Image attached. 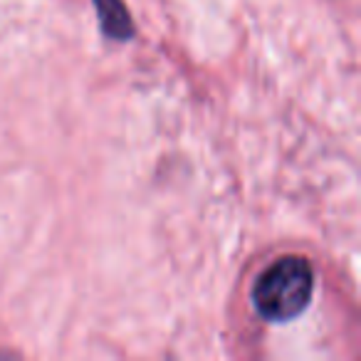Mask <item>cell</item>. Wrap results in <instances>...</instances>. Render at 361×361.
<instances>
[{"mask_svg":"<svg viewBox=\"0 0 361 361\" xmlns=\"http://www.w3.org/2000/svg\"><path fill=\"white\" fill-rule=\"evenodd\" d=\"M314 292V270L300 255L275 260L252 287V307L265 322H292L310 307Z\"/></svg>","mask_w":361,"mask_h":361,"instance_id":"1","label":"cell"},{"mask_svg":"<svg viewBox=\"0 0 361 361\" xmlns=\"http://www.w3.org/2000/svg\"><path fill=\"white\" fill-rule=\"evenodd\" d=\"M92 3H94L102 32H104L109 40L126 42L136 35L134 20H131L129 11H126L124 0H92Z\"/></svg>","mask_w":361,"mask_h":361,"instance_id":"2","label":"cell"}]
</instances>
